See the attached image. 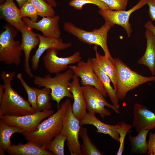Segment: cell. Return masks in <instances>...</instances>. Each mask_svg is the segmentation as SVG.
Returning <instances> with one entry per match:
<instances>
[{"label": "cell", "mask_w": 155, "mask_h": 155, "mask_svg": "<svg viewBox=\"0 0 155 155\" xmlns=\"http://www.w3.org/2000/svg\"><path fill=\"white\" fill-rule=\"evenodd\" d=\"M114 26L111 23L105 21L100 28L88 31L78 27L71 22H66L64 23L63 28L66 32L81 42L89 45L100 46L103 51L104 55L113 62L114 58L109 50L107 40L108 32Z\"/></svg>", "instance_id": "277c9868"}, {"label": "cell", "mask_w": 155, "mask_h": 155, "mask_svg": "<svg viewBox=\"0 0 155 155\" xmlns=\"http://www.w3.org/2000/svg\"><path fill=\"white\" fill-rule=\"evenodd\" d=\"M70 100L67 98L62 103L57 111L41 122L34 131L22 134L28 142L45 148L61 132L63 117Z\"/></svg>", "instance_id": "7a4b0ae2"}, {"label": "cell", "mask_w": 155, "mask_h": 155, "mask_svg": "<svg viewBox=\"0 0 155 155\" xmlns=\"http://www.w3.org/2000/svg\"><path fill=\"white\" fill-rule=\"evenodd\" d=\"M16 72L3 71L0 74L3 82L4 92L0 100V118L4 115L20 116L36 112L26 100L12 87L11 82Z\"/></svg>", "instance_id": "6da1fadb"}, {"label": "cell", "mask_w": 155, "mask_h": 155, "mask_svg": "<svg viewBox=\"0 0 155 155\" xmlns=\"http://www.w3.org/2000/svg\"><path fill=\"white\" fill-rule=\"evenodd\" d=\"M149 16L152 21H155V0H148Z\"/></svg>", "instance_id": "d590c367"}, {"label": "cell", "mask_w": 155, "mask_h": 155, "mask_svg": "<svg viewBox=\"0 0 155 155\" xmlns=\"http://www.w3.org/2000/svg\"><path fill=\"white\" fill-rule=\"evenodd\" d=\"M81 125L89 124L95 126L97 129L96 132L108 134L118 142H119V135L117 129L119 123L114 125L108 124L100 121L95 114L87 113L80 121Z\"/></svg>", "instance_id": "ac0fdd59"}, {"label": "cell", "mask_w": 155, "mask_h": 155, "mask_svg": "<svg viewBox=\"0 0 155 155\" xmlns=\"http://www.w3.org/2000/svg\"><path fill=\"white\" fill-rule=\"evenodd\" d=\"M117 81L114 88L118 98L123 100L127 93L140 86L148 82H155V75L145 77L132 70L121 59H114Z\"/></svg>", "instance_id": "3957f363"}, {"label": "cell", "mask_w": 155, "mask_h": 155, "mask_svg": "<svg viewBox=\"0 0 155 155\" xmlns=\"http://www.w3.org/2000/svg\"><path fill=\"white\" fill-rule=\"evenodd\" d=\"M148 144V150L147 155H155V133L150 132Z\"/></svg>", "instance_id": "e575fe53"}, {"label": "cell", "mask_w": 155, "mask_h": 155, "mask_svg": "<svg viewBox=\"0 0 155 155\" xmlns=\"http://www.w3.org/2000/svg\"><path fill=\"white\" fill-rule=\"evenodd\" d=\"M5 1V0H0L1 4L3 3Z\"/></svg>", "instance_id": "60d3db41"}, {"label": "cell", "mask_w": 155, "mask_h": 155, "mask_svg": "<svg viewBox=\"0 0 155 155\" xmlns=\"http://www.w3.org/2000/svg\"><path fill=\"white\" fill-rule=\"evenodd\" d=\"M81 125L80 121L74 115L71 102L64 114L61 133L66 136L67 144L71 155H81L79 136Z\"/></svg>", "instance_id": "52a82bcc"}, {"label": "cell", "mask_w": 155, "mask_h": 155, "mask_svg": "<svg viewBox=\"0 0 155 155\" xmlns=\"http://www.w3.org/2000/svg\"><path fill=\"white\" fill-rule=\"evenodd\" d=\"M68 67L75 75L80 78L83 86H92L99 90L104 97L107 96L103 85L94 70L92 58H89L86 62L80 60L76 65H70Z\"/></svg>", "instance_id": "8fae6325"}, {"label": "cell", "mask_w": 155, "mask_h": 155, "mask_svg": "<svg viewBox=\"0 0 155 155\" xmlns=\"http://www.w3.org/2000/svg\"><path fill=\"white\" fill-rule=\"evenodd\" d=\"M3 28L5 30L0 34V61L6 65L18 66L20 63L23 51L20 42L14 40L17 30L8 23Z\"/></svg>", "instance_id": "8992f818"}, {"label": "cell", "mask_w": 155, "mask_h": 155, "mask_svg": "<svg viewBox=\"0 0 155 155\" xmlns=\"http://www.w3.org/2000/svg\"><path fill=\"white\" fill-rule=\"evenodd\" d=\"M94 70L102 82L104 89L112 103L119 110V100L118 98L115 91L111 85V80L109 77L101 69L96 62L95 57L92 58Z\"/></svg>", "instance_id": "7402d4cb"}, {"label": "cell", "mask_w": 155, "mask_h": 155, "mask_svg": "<svg viewBox=\"0 0 155 155\" xmlns=\"http://www.w3.org/2000/svg\"><path fill=\"white\" fill-rule=\"evenodd\" d=\"M82 87L88 113L95 114H98L103 119L111 115V113L108 110L103 109L99 106L96 94V88L90 85L83 86Z\"/></svg>", "instance_id": "44dd1931"}, {"label": "cell", "mask_w": 155, "mask_h": 155, "mask_svg": "<svg viewBox=\"0 0 155 155\" xmlns=\"http://www.w3.org/2000/svg\"><path fill=\"white\" fill-rule=\"evenodd\" d=\"M53 7H55L57 5L55 0H45Z\"/></svg>", "instance_id": "74e56055"}, {"label": "cell", "mask_w": 155, "mask_h": 155, "mask_svg": "<svg viewBox=\"0 0 155 155\" xmlns=\"http://www.w3.org/2000/svg\"><path fill=\"white\" fill-rule=\"evenodd\" d=\"M35 88L37 95V112L50 110L52 106L50 101L51 90L46 87L42 89Z\"/></svg>", "instance_id": "4316f807"}, {"label": "cell", "mask_w": 155, "mask_h": 155, "mask_svg": "<svg viewBox=\"0 0 155 155\" xmlns=\"http://www.w3.org/2000/svg\"><path fill=\"white\" fill-rule=\"evenodd\" d=\"M59 16L44 17L38 22H34L27 17L22 18L23 22L31 29H35L42 32L43 35L49 38L58 37L61 34L59 26Z\"/></svg>", "instance_id": "7c38bea8"}, {"label": "cell", "mask_w": 155, "mask_h": 155, "mask_svg": "<svg viewBox=\"0 0 155 155\" xmlns=\"http://www.w3.org/2000/svg\"><path fill=\"white\" fill-rule=\"evenodd\" d=\"M35 7L38 16L44 17H53L55 11L52 7L45 0H28Z\"/></svg>", "instance_id": "f1b7e54d"}, {"label": "cell", "mask_w": 155, "mask_h": 155, "mask_svg": "<svg viewBox=\"0 0 155 155\" xmlns=\"http://www.w3.org/2000/svg\"><path fill=\"white\" fill-rule=\"evenodd\" d=\"M16 77L20 81L25 90L28 97V101L36 112L37 111V95L35 88H33L29 86L23 79L22 74L19 73Z\"/></svg>", "instance_id": "f546056e"}, {"label": "cell", "mask_w": 155, "mask_h": 155, "mask_svg": "<svg viewBox=\"0 0 155 155\" xmlns=\"http://www.w3.org/2000/svg\"><path fill=\"white\" fill-rule=\"evenodd\" d=\"M4 92V88L3 84H0V100H1Z\"/></svg>", "instance_id": "f35d334b"}, {"label": "cell", "mask_w": 155, "mask_h": 155, "mask_svg": "<svg viewBox=\"0 0 155 155\" xmlns=\"http://www.w3.org/2000/svg\"><path fill=\"white\" fill-rule=\"evenodd\" d=\"M24 133L23 130L14 126L10 125L2 119L0 120V155H5V152L11 146L10 138L16 133Z\"/></svg>", "instance_id": "603a6c76"}, {"label": "cell", "mask_w": 155, "mask_h": 155, "mask_svg": "<svg viewBox=\"0 0 155 155\" xmlns=\"http://www.w3.org/2000/svg\"><path fill=\"white\" fill-rule=\"evenodd\" d=\"M144 27L150 30L155 36V26L153 24L152 21H148L144 24Z\"/></svg>", "instance_id": "8d00e7d4"}, {"label": "cell", "mask_w": 155, "mask_h": 155, "mask_svg": "<svg viewBox=\"0 0 155 155\" xmlns=\"http://www.w3.org/2000/svg\"><path fill=\"white\" fill-rule=\"evenodd\" d=\"M69 89L73 96L72 110L75 117L80 121L87 113L86 105L78 77L74 75L69 84Z\"/></svg>", "instance_id": "2e32d148"}, {"label": "cell", "mask_w": 155, "mask_h": 155, "mask_svg": "<svg viewBox=\"0 0 155 155\" xmlns=\"http://www.w3.org/2000/svg\"><path fill=\"white\" fill-rule=\"evenodd\" d=\"M132 125L138 133L144 130L155 128V113L143 104L136 103L133 109Z\"/></svg>", "instance_id": "4fadbf2b"}, {"label": "cell", "mask_w": 155, "mask_h": 155, "mask_svg": "<svg viewBox=\"0 0 155 155\" xmlns=\"http://www.w3.org/2000/svg\"><path fill=\"white\" fill-rule=\"evenodd\" d=\"M119 123V126L117 129V131L119 135V142L120 144L117 154L121 155L124 149L125 136L127 133L130 131V129L133 127L132 125L126 123L123 121H121Z\"/></svg>", "instance_id": "1f68e13d"}, {"label": "cell", "mask_w": 155, "mask_h": 155, "mask_svg": "<svg viewBox=\"0 0 155 155\" xmlns=\"http://www.w3.org/2000/svg\"><path fill=\"white\" fill-rule=\"evenodd\" d=\"M54 113L52 110L42 111L20 116L4 115L0 119L8 124L18 127L25 132L34 131L44 119Z\"/></svg>", "instance_id": "30bf717a"}, {"label": "cell", "mask_w": 155, "mask_h": 155, "mask_svg": "<svg viewBox=\"0 0 155 155\" xmlns=\"http://www.w3.org/2000/svg\"><path fill=\"white\" fill-rule=\"evenodd\" d=\"M79 135L82 142L81 145V155H104L91 140L86 128L81 126Z\"/></svg>", "instance_id": "484cf974"}, {"label": "cell", "mask_w": 155, "mask_h": 155, "mask_svg": "<svg viewBox=\"0 0 155 155\" xmlns=\"http://www.w3.org/2000/svg\"><path fill=\"white\" fill-rule=\"evenodd\" d=\"M1 18L21 32L26 24L22 20L20 9L13 0H5L0 5Z\"/></svg>", "instance_id": "e0dca14e"}, {"label": "cell", "mask_w": 155, "mask_h": 155, "mask_svg": "<svg viewBox=\"0 0 155 155\" xmlns=\"http://www.w3.org/2000/svg\"><path fill=\"white\" fill-rule=\"evenodd\" d=\"M109 7L110 10L115 11L125 10L128 0H99Z\"/></svg>", "instance_id": "836d02e7"}, {"label": "cell", "mask_w": 155, "mask_h": 155, "mask_svg": "<svg viewBox=\"0 0 155 155\" xmlns=\"http://www.w3.org/2000/svg\"><path fill=\"white\" fill-rule=\"evenodd\" d=\"M18 5L20 8L24 4L26 1H27L28 0H15Z\"/></svg>", "instance_id": "ab89813d"}, {"label": "cell", "mask_w": 155, "mask_h": 155, "mask_svg": "<svg viewBox=\"0 0 155 155\" xmlns=\"http://www.w3.org/2000/svg\"><path fill=\"white\" fill-rule=\"evenodd\" d=\"M39 39L38 47L32 58V68L35 71L38 68L40 58L44 52L48 49L55 48L58 51L65 50L72 46L70 42H65L60 36L49 38L36 33Z\"/></svg>", "instance_id": "5bb4252c"}, {"label": "cell", "mask_w": 155, "mask_h": 155, "mask_svg": "<svg viewBox=\"0 0 155 155\" xmlns=\"http://www.w3.org/2000/svg\"><path fill=\"white\" fill-rule=\"evenodd\" d=\"M93 49L97 62L102 70L109 77L114 88L116 83L117 74L113 63L108 57L100 54L98 50V46L94 45Z\"/></svg>", "instance_id": "d4e9b609"}, {"label": "cell", "mask_w": 155, "mask_h": 155, "mask_svg": "<svg viewBox=\"0 0 155 155\" xmlns=\"http://www.w3.org/2000/svg\"><path fill=\"white\" fill-rule=\"evenodd\" d=\"M74 75L72 70L69 69L63 73L56 74L54 77H51L49 74L43 77L34 76L33 82L38 87H46L51 90V99L57 102L58 109L60 107L61 101L64 97L73 99L69 86L70 81L72 79Z\"/></svg>", "instance_id": "5b68a950"}, {"label": "cell", "mask_w": 155, "mask_h": 155, "mask_svg": "<svg viewBox=\"0 0 155 155\" xmlns=\"http://www.w3.org/2000/svg\"><path fill=\"white\" fill-rule=\"evenodd\" d=\"M145 36L146 39V47L145 52L137 63L146 66L152 75H155V36L149 30L146 29Z\"/></svg>", "instance_id": "d6986e66"}, {"label": "cell", "mask_w": 155, "mask_h": 155, "mask_svg": "<svg viewBox=\"0 0 155 155\" xmlns=\"http://www.w3.org/2000/svg\"><path fill=\"white\" fill-rule=\"evenodd\" d=\"M6 152L10 155H54L46 148L31 142L25 144L19 143L17 145H11Z\"/></svg>", "instance_id": "ffe728a7"}, {"label": "cell", "mask_w": 155, "mask_h": 155, "mask_svg": "<svg viewBox=\"0 0 155 155\" xmlns=\"http://www.w3.org/2000/svg\"><path fill=\"white\" fill-rule=\"evenodd\" d=\"M149 131L143 130L135 136H132L129 133L128 139L131 145V153L140 155L147 154L148 148L146 139Z\"/></svg>", "instance_id": "cb8c5ba5"}, {"label": "cell", "mask_w": 155, "mask_h": 155, "mask_svg": "<svg viewBox=\"0 0 155 155\" xmlns=\"http://www.w3.org/2000/svg\"><path fill=\"white\" fill-rule=\"evenodd\" d=\"M21 47L24 55V67L26 73L30 77H34L29 65L30 55L32 50L39 43L40 40L36 33L26 24L22 29Z\"/></svg>", "instance_id": "9a60e30c"}, {"label": "cell", "mask_w": 155, "mask_h": 155, "mask_svg": "<svg viewBox=\"0 0 155 155\" xmlns=\"http://www.w3.org/2000/svg\"><path fill=\"white\" fill-rule=\"evenodd\" d=\"M87 4L95 5L98 6L99 9H109L106 4L99 0H71L69 3L70 6L78 10H82L83 6Z\"/></svg>", "instance_id": "4dcf8cb0"}, {"label": "cell", "mask_w": 155, "mask_h": 155, "mask_svg": "<svg viewBox=\"0 0 155 155\" xmlns=\"http://www.w3.org/2000/svg\"><path fill=\"white\" fill-rule=\"evenodd\" d=\"M58 50L51 48L46 51L43 58L45 68L51 74H57L65 70L69 65L78 63L82 57L80 53L76 51L69 56L62 57L58 56Z\"/></svg>", "instance_id": "ba28073f"}, {"label": "cell", "mask_w": 155, "mask_h": 155, "mask_svg": "<svg viewBox=\"0 0 155 155\" xmlns=\"http://www.w3.org/2000/svg\"><path fill=\"white\" fill-rule=\"evenodd\" d=\"M148 0H140L138 3L128 10L115 11L110 9H99L98 13L104 18L105 21L108 22L114 26L116 24L122 26L129 37L132 30L129 18L131 14L147 4Z\"/></svg>", "instance_id": "9c48e42d"}, {"label": "cell", "mask_w": 155, "mask_h": 155, "mask_svg": "<svg viewBox=\"0 0 155 155\" xmlns=\"http://www.w3.org/2000/svg\"><path fill=\"white\" fill-rule=\"evenodd\" d=\"M21 16L23 17H29L32 22H37L38 13L35 6L31 3L27 1L20 8Z\"/></svg>", "instance_id": "d6a6232c"}, {"label": "cell", "mask_w": 155, "mask_h": 155, "mask_svg": "<svg viewBox=\"0 0 155 155\" xmlns=\"http://www.w3.org/2000/svg\"><path fill=\"white\" fill-rule=\"evenodd\" d=\"M66 139V136L60 132L54 138L46 148L54 155H64V145Z\"/></svg>", "instance_id": "83f0119b"}]
</instances>
